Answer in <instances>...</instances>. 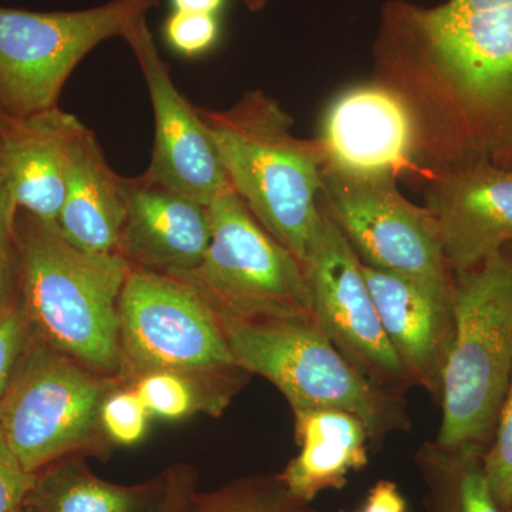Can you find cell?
Returning <instances> with one entry per match:
<instances>
[{
    "instance_id": "3957f363",
    "label": "cell",
    "mask_w": 512,
    "mask_h": 512,
    "mask_svg": "<svg viewBox=\"0 0 512 512\" xmlns=\"http://www.w3.org/2000/svg\"><path fill=\"white\" fill-rule=\"evenodd\" d=\"M232 190L303 265L320 222L328 150L322 138L292 133L291 114L264 90L242 94L227 110L200 109Z\"/></svg>"
},
{
    "instance_id": "484cf974",
    "label": "cell",
    "mask_w": 512,
    "mask_h": 512,
    "mask_svg": "<svg viewBox=\"0 0 512 512\" xmlns=\"http://www.w3.org/2000/svg\"><path fill=\"white\" fill-rule=\"evenodd\" d=\"M151 414L134 387L117 386L101 406V431L113 443L134 446L146 437Z\"/></svg>"
},
{
    "instance_id": "9c48e42d",
    "label": "cell",
    "mask_w": 512,
    "mask_h": 512,
    "mask_svg": "<svg viewBox=\"0 0 512 512\" xmlns=\"http://www.w3.org/2000/svg\"><path fill=\"white\" fill-rule=\"evenodd\" d=\"M117 386L116 377L30 336L0 409V431L20 466L37 474L89 446L101 431V406Z\"/></svg>"
},
{
    "instance_id": "83f0119b",
    "label": "cell",
    "mask_w": 512,
    "mask_h": 512,
    "mask_svg": "<svg viewBox=\"0 0 512 512\" xmlns=\"http://www.w3.org/2000/svg\"><path fill=\"white\" fill-rule=\"evenodd\" d=\"M30 336L32 332L20 303L6 315L0 316V409Z\"/></svg>"
},
{
    "instance_id": "603a6c76",
    "label": "cell",
    "mask_w": 512,
    "mask_h": 512,
    "mask_svg": "<svg viewBox=\"0 0 512 512\" xmlns=\"http://www.w3.org/2000/svg\"><path fill=\"white\" fill-rule=\"evenodd\" d=\"M281 483H239L217 493L192 497L188 512H306Z\"/></svg>"
},
{
    "instance_id": "e0dca14e",
    "label": "cell",
    "mask_w": 512,
    "mask_h": 512,
    "mask_svg": "<svg viewBox=\"0 0 512 512\" xmlns=\"http://www.w3.org/2000/svg\"><path fill=\"white\" fill-rule=\"evenodd\" d=\"M82 121L55 109L0 127V160L19 210L57 225L67 188L70 144Z\"/></svg>"
},
{
    "instance_id": "44dd1931",
    "label": "cell",
    "mask_w": 512,
    "mask_h": 512,
    "mask_svg": "<svg viewBox=\"0 0 512 512\" xmlns=\"http://www.w3.org/2000/svg\"><path fill=\"white\" fill-rule=\"evenodd\" d=\"M487 447L424 444L417 454L429 512H503L484 470Z\"/></svg>"
},
{
    "instance_id": "ac0fdd59",
    "label": "cell",
    "mask_w": 512,
    "mask_h": 512,
    "mask_svg": "<svg viewBox=\"0 0 512 512\" xmlns=\"http://www.w3.org/2000/svg\"><path fill=\"white\" fill-rule=\"evenodd\" d=\"M124 218L123 177L111 170L96 134L82 123L70 144L66 198L57 228L74 247L117 254Z\"/></svg>"
},
{
    "instance_id": "7a4b0ae2",
    "label": "cell",
    "mask_w": 512,
    "mask_h": 512,
    "mask_svg": "<svg viewBox=\"0 0 512 512\" xmlns=\"http://www.w3.org/2000/svg\"><path fill=\"white\" fill-rule=\"evenodd\" d=\"M20 308L30 332L103 376L120 377L119 302L131 265L74 247L57 225L19 210Z\"/></svg>"
},
{
    "instance_id": "ffe728a7",
    "label": "cell",
    "mask_w": 512,
    "mask_h": 512,
    "mask_svg": "<svg viewBox=\"0 0 512 512\" xmlns=\"http://www.w3.org/2000/svg\"><path fill=\"white\" fill-rule=\"evenodd\" d=\"M153 490L109 483L79 461H64L36 474L26 505L33 512H150Z\"/></svg>"
},
{
    "instance_id": "8fae6325",
    "label": "cell",
    "mask_w": 512,
    "mask_h": 512,
    "mask_svg": "<svg viewBox=\"0 0 512 512\" xmlns=\"http://www.w3.org/2000/svg\"><path fill=\"white\" fill-rule=\"evenodd\" d=\"M303 271L313 322L329 342L380 389L399 396L412 386L384 333L362 262L322 207Z\"/></svg>"
},
{
    "instance_id": "2e32d148",
    "label": "cell",
    "mask_w": 512,
    "mask_h": 512,
    "mask_svg": "<svg viewBox=\"0 0 512 512\" xmlns=\"http://www.w3.org/2000/svg\"><path fill=\"white\" fill-rule=\"evenodd\" d=\"M329 163L356 170L417 171L412 121L390 90L375 82L340 93L320 133Z\"/></svg>"
},
{
    "instance_id": "8992f818",
    "label": "cell",
    "mask_w": 512,
    "mask_h": 512,
    "mask_svg": "<svg viewBox=\"0 0 512 512\" xmlns=\"http://www.w3.org/2000/svg\"><path fill=\"white\" fill-rule=\"evenodd\" d=\"M211 242L197 268L170 275L190 285L217 318H312L303 265L234 190L210 205Z\"/></svg>"
},
{
    "instance_id": "30bf717a",
    "label": "cell",
    "mask_w": 512,
    "mask_h": 512,
    "mask_svg": "<svg viewBox=\"0 0 512 512\" xmlns=\"http://www.w3.org/2000/svg\"><path fill=\"white\" fill-rule=\"evenodd\" d=\"M120 376L171 370L215 375L237 369L220 320L190 285L131 268L119 302Z\"/></svg>"
},
{
    "instance_id": "1f68e13d",
    "label": "cell",
    "mask_w": 512,
    "mask_h": 512,
    "mask_svg": "<svg viewBox=\"0 0 512 512\" xmlns=\"http://www.w3.org/2000/svg\"><path fill=\"white\" fill-rule=\"evenodd\" d=\"M170 2L173 10L218 15L224 9L227 0H170Z\"/></svg>"
},
{
    "instance_id": "5b68a950",
    "label": "cell",
    "mask_w": 512,
    "mask_h": 512,
    "mask_svg": "<svg viewBox=\"0 0 512 512\" xmlns=\"http://www.w3.org/2000/svg\"><path fill=\"white\" fill-rule=\"evenodd\" d=\"M235 365L265 377L293 413L338 409L365 424L370 441L409 427L400 397L366 379L312 318H218Z\"/></svg>"
},
{
    "instance_id": "5bb4252c",
    "label": "cell",
    "mask_w": 512,
    "mask_h": 512,
    "mask_svg": "<svg viewBox=\"0 0 512 512\" xmlns=\"http://www.w3.org/2000/svg\"><path fill=\"white\" fill-rule=\"evenodd\" d=\"M126 218L117 254L131 268L177 275L197 268L211 242L210 207L146 175L123 177Z\"/></svg>"
},
{
    "instance_id": "d590c367",
    "label": "cell",
    "mask_w": 512,
    "mask_h": 512,
    "mask_svg": "<svg viewBox=\"0 0 512 512\" xmlns=\"http://www.w3.org/2000/svg\"><path fill=\"white\" fill-rule=\"evenodd\" d=\"M511 511H512V507H511Z\"/></svg>"
},
{
    "instance_id": "e575fe53",
    "label": "cell",
    "mask_w": 512,
    "mask_h": 512,
    "mask_svg": "<svg viewBox=\"0 0 512 512\" xmlns=\"http://www.w3.org/2000/svg\"><path fill=\"white\" fill-rule=\"evenodd\" d=\"M13 512H33L32 508L28 507V505H23V507L18 508V510Z\"/></svg>"
},
{
    "instance_id": "d4e9b609",
    "label": "cell",
    "mask_w": 512,
    "mask_h": 512,
    "mask_svg": "<svg viewBox=\"0 0 512 512\" xmlns=\"http://www.w3.org/2000/svg\"><path fill=\"white\" fill-rule=\"evenodd\" d=\"M163 39L168 49L185 59L208 55L221 39L220 16L173 10L164 20Z\"/></svg>"
},
{
    "instance_id": "7c38bea8",
    "label": "cell",
    "mask_w": 512,
    "mask_h": 512,
    "mask_svg": "<svg viewBox=\"0 0 512 512\" xmlns=\"http://www.w3.org/2000/svg\"><path fill=\"white\" fill-rule=\"evenodd\" d=\"M123 39L133 50L146 80L154 114V146L147 178L210 205L232 190L220 153L195 107L177 89L170 66L161 59L147 16L127 29Z\"/></svg>"
},
{
    "instance_id": "cb8c5ba5",
    "label": "cell",
    "mask_w": 512,
    "mask_h": 512,
    "mask_svg": "<svg viewBox=\"0 0 512 512\" xmlns=\"http://www.w3.org/2000/svg\"><path fill=\"white\" fill-rule=\"evenodd\" d=\"M18 204L0 160V316L20 303V254L16 237Z\"/></svg>"
},
{
    "instance_id": "d6986e66",
    "label": "cell",
    "mask_w": 512,
    "mask_h": 512,
    "mask_svg": "<svg viewBox=\"0 0 512 512\" xmlns=\"http://www.w3.org/2000/svg\"><path fill=\"white\" fill-rule=\"evenodd\" d=\"M293 416L301 451L278 480L295 500L308 504L323 491L339 490L352 471L369 463V433L355 414L316 409Z\"/></svg>"
},
{
    "instance_id": "277c9868",
    "label": "cell",
    "mask_w": 512,
    "mask_h": 512,
    "mask_svg": "<svg viewBox=\"0 0 512 512\" xmlns=\"http://www.w3.org/2000/svg\"><path fill=\"white\" fill-rule=\"evenodd\" d=\"M453 281L454 339L436 443L487 447L512 376V245Z\"/></svg>"
},
{
    "instance_id": "6da1fadb",
    "label": "cell",
    "mask_w": 512,
    "mask_h": 512,
    "mask_svg": "<svg viewBox=\"0 0 512 512\" xmlns=\"http://www.w3.org/2000/svg\"><path fill=\"white\" fill-rule=\"evenodd\" d=\"M372 82L402 101L424 178L477 160L512 170V0H390Z\"/></svg>"
},
{
    "instance_id": "d6a6232c",
    "label": "cell",
    "mask_w": 512,
    "mask_h": 512,
    "mask_svg": "<svg viewBox=\"0 0 512 512\" xmlns=\"http://www.w3.org/2000/svg\"><path fill=\"white\" fill-rule=\"evenodd\" d=\"M271 2L272 0H242L245 8L252 13L262 12Z\"/></svg>"
},
{
    "instance_id": "f1b7e54d",
    "label": "cell",
    "mask_w": 512,
    "mask_h": 512,
    "mask_svg": "<svg viewBox=\"0 0 512 512\" xmlns=\"http://www.w3.org/2000/svg\"><path fill=\"white\" fill-rule=\"evenodd\" d=\"M35 481L36 474L20 466L0 431V512H13L23 507Z\"/></svg>"
},
{
    "instance_id": "4316f807",
    "label": "cell",
    "mask_w": 512,
    "mask_h": 512,
    "mask_svg": "<svg viewBox=\"0 0 512 512\" xmlns=\"http://www.w3.org/2000/svg\"><path fill=\"white\" fill-rule=\"evenodd\" d=\"M484 470L488 485L501 510L512 507V376L498 413L494 440L485 450Z\"/></svg>"
},
{
    "instance_id": "4fadbf2b",
    "label": "cell",
    "mask_w": 512,
    "mask_h": 512,
    "mask_svg": "<svg viewBox=\"0 0 512 512\" xmlns=\"http://www.w3.org/2000/svg\"><path fill=\"white\" fill-rule=\"evenodd\" d=\"M426 208L453 275L512 245V170L487 160L427 175Z\"/></svg>"
},
{
    "instance_id": "4dcf8cb0",
    "label": "cell",
    "mask_w": 512,
    "mask_h": 512,
    "mask_svg": "<svg viewBox=\"0 0 512 512\" xmlns=\"http://www.w3.org/2000/svg\"><path fill=\"white\" fill-rule=\"evenodd\" d=\"M194 495L191 480L187 477H174L167 481L163 497L154 512H188Z\"/></svg>"
},
{
    "instance_id": "ba28073f",
    "label": "cell",
    "mask_w": 512,
    "mask_h": 512,
    "mask_svg": "<svg viewBox=\"0 0 512 512\" xmlns=\"http://www.w3.org/2000/svg\"><path fill=\"white\" fill-rule=\"evenodd\" d=\"M163 0H110L96 8L30 12L0 6V109L26 119L55 109L84 57Z\"/></svg>"
},
{
    "instance_id": "f546056e",
    "label": "cell",
    "mask_w": 512,
    "mask_h": 512,
    "mask_svg": "<svg viewBox=\"0 0 512 512\" xmlns=\"http://www.w3.org/2000/svg\"><path fill=\"white\" fill-rule=\"evenodd\" d=\"M362 512H407V503L392 481H379L367 494Z\"/></svg>"
},
{
    "instance_id": "7402d4cb",
    "label": "cell",
    "mask_w": 512,
    "mask_h": 512,
    "mask_svg": "<svg viewBox=\"0 0 512 512\" xmlns=\"http://www.w3.org/2000/svg\"><path fill=\"white\" fill-rule=\"evenodd\" d=\"M208 376L156 370L138 377L133 387L151 417L175 421L195 412L215 414L227 406L231 389H204L201 379Z\"/></svg>"
},
{
    "instance_id": "9a60e30c",
    "label": "cell",
    "mask_w": 512,
    "mask_h": 512,
    "mask_svg": "<svg viewBox=\"0 0 512 512\" xmlns=\"http://www.w3.org/2000/svg\"><path fill=\"white\" fill-rule=\"evenodd\" d=\"M390 345L413 384L440 400L454 339L453 295L362 264Z\"/></svg>"
},
{
    "instance_id": "52a82bcc",
    "label": "cell",
    "mask_w": 512,
    "mask_h": 512,
    "mask_svg": "<svg viewBox=\"0 0 512 512\" xmlns=\"http://www.w3.org/2000/svg\"><path fill=\"white\" fill-rule=\"evenodd\" d=\"M390 170H356L326 163L319 204L363 265L453 295V272L436 224L397 188Z\"/></svg>"
},
{
    "instance_id": "836d02e7",
    "label": "cell",
    "mask_w": 512,
    "mask_h": 512,
    "mask_svg": "<svg viewBox=\"0 0 512 512\" xmlns=\"http://www.w3.org/2000/svg\"><path fill=\"white\" fill-rule=\"evenodd\" d=\"M9 117L6 116L5 113H3L2 109H0V127L3 126V124L6 123V121H8Z\"/></svg>"
}]
</instances>
